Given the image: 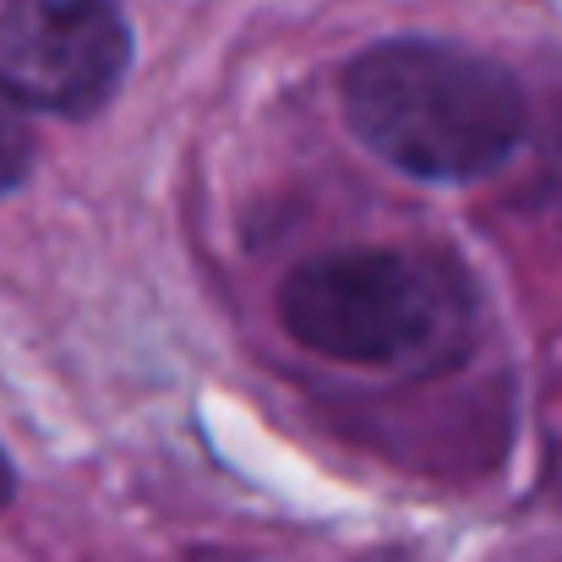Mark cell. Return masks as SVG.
<instances>
[{"label": "cell", "instance_id": "obj_1", "mask_svg": "<svg viewBox=\"0 0 562 562\" xmlns=\"http://www.w3.org/2000/svg\"><path fill=\"white\" fill-rule=\"evenodd\" d=\"M345 115L376 159L415 181H481L514 154L525 93L475 49L393 38L345 71Z\"/></svg>", "mask_w": 562, "mask_h": 562}, {"label": "cell", "instance_id": "obj_2", "mask_svg": "<svg viewBox=\"0 0 562 562\" xmlns=\"http://www.w3.org/2000/svg\"><path fill=\"white\" fill-rule=\"evenodd\" d=\"M295 345L350 367H442L475 334L470 284L426 251L350 246L301 262L279 284Z\"/></svg>", "mask_w": 562, "mask_h": 562}, {"label": "cell", "instance_id": "obj_3", "mask_svg": "<svg viewBox=\"0 0 562 562\" xmlns=\"http://www.w3.org/2000/svg\"><path fill=\"white\" fill-rule=\"evenodd\" d=\"M132 33L110 0H5L0 82L49 115H93L126 77Z\"/></svg>", "mask_w": 562, "mask_h": 562}, {"label": "cell", "instance_id": "obj_4", "mask_svg": "<svg viewBox=\"0 0 562 562\" xmlns=\"http://www.w3.org/2000/svg\"><path fill=\"white\" fill-rule=\"evenodd\" d=\"M33 165V126L22 115V99L0 82V191H11Z\"/></svg>", "mask_w": 562, "mask_h": 562}, {"label": "cell", "instance_id": "obj_5", "mask_svg": "<svg viewBox=\"0 0 562 562\" xmlns=\"http://www.w3.org/2000/svg\"><path fill=\"white\" fill-rule=\"evenodd\" d=\"M5 503H11V464L0 459V508H5Z\"/></svg>", "mask_w": 562, "mask_h": 562}]
</instances>
